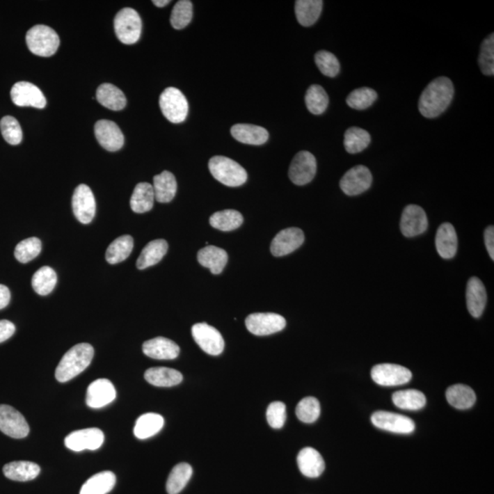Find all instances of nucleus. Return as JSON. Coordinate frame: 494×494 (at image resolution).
<instances>
[{"label": "nucleus", "mask_w": 494, "mask_h": 494, "mask_svg": "<svg viewBox=\"0 0 494 494\" xmlns=\"http://www.w3.org/2000/svg\"><path fill=\"white\" fill-rule=\"evenodd\" d=\"M164 418L162 415L156 413H147L141 415L136 421L135 428H134V435L138 440H147L158 434L164 428Z\"/></svg>", "instance_id": "obj_31"}, {"label": "nucleus", "mask_w": 494, "mask_h": 494, "mask_svg": "<svg viewBox=\"0 0 494 494\" xmlns=\"http://www.w3.org/2000/svg\"><path fill=\"white\" fill-rule=\"evenodd\" d=\"M307 109L313 115H321L326 111L329 106V97L324 87L319 84H312L307 90L305 95Z\"/></svg>", "instance_id": "obj_40"}, {"label": "nucleus", "mask_w": 494, "mask_h": 494, "mask_svg": "<svg viewBox=\"0 0 494 494\" xmlns=\"http://www.w3.org/2000/svg\"><path fill=\"white\" fill-rule=\"evenodd\" d=\"M168 248L167 241L164 239L151 241L142 250L141 254L136 261V266L138 269L142 270L158 264L167 254Z\"/></svg>", "instance_id": "obj_32"}, {"label": "nucleus", "mask_w": 494, "mask_h": 494, "mask_svg": "<svg viewBox=\"0 0 494 494\" xmlns=\"http://www.w3.org/2000/svg\"><path fill=\"white\" fill-rule=\"evenodd\" d=\"M0 129L3 138L10 145H19L22 141V127L15 118L10 115H6L0 121Z\"/></svg>", "instance_id": "obj_50"}, {"label": "nucleus", "mask_w": 494, "mask_h": 494, "mask_svg": "<svg viewBox=\"0 0 494 494\" xmlns=\"http://www.w3.org/2000/svg\"><path fill=\"white\" fill-rule=\"evenodd\" d=\"M193 15V3L190 0H181L176 3L171 13V26L176 30H182L190 24Z\"/></svg>", "instance_id": "obj_44"}, {"label": "nucleus", "mask_w": 494, "mask_h": 494, "mask_svg": "<svg viewBox=\"0 0 494 494\" xmlns=\"http://www.w3.org/2000/svg\"><path fill=\"white\" fill-rule=\"evenodd\" d=\"M114 385L109 379H97L88 386L86 393V405L91 408H102L115 399Z\"/></svg>", "instance_id": "obj_20"}, {"label": "nucleus", "mask_w": 494, "mask_h": 494, "mask_svg": "<svg viewBox=\"0 0 494 494\" xmlns=\"http://www.w3.org/2000/svg\"><path fill=\"white\" fill-rule=\"evenodd\" d=\"M28 48L37 56L49 57L57 51L60 38L54 29L45 25L33 26L26 35Z\"/></svg>", "instance_id": "obj_4"}, {"label": "nucleus", "mask_w": 494, "mask_h": 494, "mask_svg": "<svg viewBox=\"0 0 494 494\" xmlns=\"http://www.w3.org/2000/svg\"><path fill=\"white\" fill-rule=\"evenodd\" d=\"M324 1L321 0H298L295 3V13L299 24L310 27L321 16Z\"/></svg>", "instance_id": "obj_35"}, {"label": "nucleus", "mask_w": 494, "mask_h": 494, "mask_svg": "<svg viewBox=\"0 0 494 494\" xmlns=\"http://www.w3.org/2000/svg\"><path fill=\"white\" fill-rule=\"evenodd\" d=\"M317 161L315 157L309 151H301L296 154L290 164L289 176L294 184L303 186L312 181L316 175Z\"/></svg>", "instance_id": "obj_11"}, {"label": "nucleus", "mask_w": 494, "mask_h": 494, "mask_svg": "<svg viewBox=\"0 0 494 494\" xmlns=\"http://www.w3.org/2000/svg\"><path fill=\"white\" fill-rule=\"evenodd\" d=\"M10 301V292L8 287L0 284V310L5 309Z\"/></svg>", "instance_id": "obj_54"}, {"label": "nucleus", "mask_w": 494, "mask_h": 494, "mask_svg": "<svg viewBox=\"0 0 494 494\" xmlns=\"http://www.w3.org/2000/svg\"><path fill=\"white\" fill-rule=\"evenodd\" d=\"M143 353L150 358L173 360L180 354V347L175 342L164 337H157L143 344Z\"/></svg>", "instance_id": "obj_21"}, {"label": "nucleus", "mask_w": 494, "mask_h": 494, "mask_svg": "<svg viewBox=\"0 0 494 494\" xmlns=\"http://www.w3.org/2000/svg\"><path fill=\"white\" fill-rule=\"evenodd\" d=\"M104 441V435L101 429L92 428L75 430L65 438L66 447L72 452H83L84 449L97 450Z\"/></svg>", "instance_id": "obj_14"}, {"label": "nucleus", "mask_w": 494, "mask_h": 494, "mask_svg": "<svg viewBox=\"0 0 494 494\" xmlns=\"http://www.w3.org/2000/svg\"><path fill=\"white\" fill-rule=\"evenodd\" d=\"M284 317L276 313H253L246 319L247 330L257 336H266L278 333L286 327Z\"/></svg>", "instance_id": "obj_8"}, {"label": "nucleus", "mask_w": 494, "mask_h": 494, "mask_svg": "<svg viewBox=\"0 0 494 494\" xmlns=\"http://www.w3.org/2000/svg\"><path fill=\"white\" fill-rule=\"evenodd\" d=\"M372 379L382 386L406 385L412 379V373L408 368L393 363H382L372 369Z\"/></svg>", "instance_id": "obj_9"}, {"label": "nucleus", "mask_w": 494, "mask_h": 494, "mask_svg": "<svg viewBox=\"0 0 494 494\" xmlns=\"http://www.w3.org/2000/svg\"><path fill=\"white\" fill-rule=\"evenodd\" d=\"M95 138L104 150L118 151L124 146V135L115 122L99 120L95 126Z\"/></svg>", "instance_id": "obj_18"}, {"label": "nucleus", "mask_w": 494, "mask_h": 494, "mask_svg": "<svg viewBox=\"0 0 494 494\" xmlns=\"http://www.w3.org/2000/svg\"><path fill=\"white\" fill-rule=\"evenodd\" d=\"M153 4L159 8H164L165 6L170 4V0H153Z\"/></svg>", "instance_id": "obj_55"}, {"label": "nucleus", "mask_w": 494, "mask_h": 494, "mask_svg": "<svg viewBox=\"0 0 494 494\" xmlns=\"http://www.w3.org/2000/svg\"><path fill=\"white\" fill-rule=\"evenodd\" d=\"M145 379L148 383L159 388H170L178 385L183 380L182 373L175 369L154 367L145 372Z\"/></svg>", "instance_id": "obj_29"}, {"label": "nucleus", "mask_w": 494, "mask_h": 494, "mask_svg": "<svg viewBox=\"0 0 494 494\" xmlns=\"http://www.w3.org/2000/svg\"><path fill=\"white\" fill-rule=\"evenodd\" d=\"M97 99L102 106L113 111H120L127 106L124 93L111 83H103L98 87Z\"/></svg>", "instance_id": "obj_28"}, {"label": "nucleus", "mask_w": 494, "mask_h": 494, "mask_svg": "<svg viewBox=\"0 0 494 494\" xmlns=\"http://www.w3.org/2000/svg\"><path fill=\"white\" fill-rule=\"evenodd\" d=\"M94 354V348L89 344H79L70 349L55 371L58 382L66 383L79 376L92 362Z\"/></svg>", "instance_id": "obj_2"}, {"label": "nucleus", "mask_w": 494, "mask_h": 494, "mask_svg": "<svg viewBox=\"0 0 494 494\" xmlns=\"http://www.w3.org/2000/svg\"><path fill=\"white\" fill-rule=\"evenodd\" d=\"M42 251V242L39 238L31 237L17 244L15 248V257L20 263H28L33 260Z\"/></svg>", "instance_id": "obj_47"}, {"label": "nucleus", "mask_w": 494, "mask_h": 494, "mask_svg": "<svg viewBox=\"0 0 494 494\" xmlns=\"http://www.w3.org/2000/svg\"><path fill=\"white\" fill-rule=\"evenodd\" d=\"M57 283V275L49 266L40 267L35 272L31 280L33 289L37 294L47 296L54 289Z\"/></svg>", "instance_id": "obj_43"}, {"label": "nucleus", "mask_w": 494, "mask_h": 494, "mask_svg": "<svg viewBox=\"0 0 494 494\" xmlns=\"http://www.w3.org/2000/svg\"><path fill=\"white\" fill-rule=\"evenodd\" d=\"M485 245L491 258L494 260V228L489 226L484 232Z\"/></svg>", "instance_id": "obj_53"}, {"label": "nucleus", "mask_w": 494, "mask_h": 494, "mask_svg": "<svg viewBox=\"0 0 494 494\" xmlns=\"http://www.w3.org/2000/svg\"><path fill=\"white\" fill-rule=\"evenodd\" d=\"M373 182L370 170L363 165L351 168L340 182L342 191L349 196H359L367 191Z\"/></svg>", "instance_id": "obj_10"}, {"label": "nucleus", "mask_w": 494, "mask_h": 494, "mask_svg": "<svg viewBox=\"0 0 494 494\" xmlns=\"http://www.w3.org/2000/svg\"><path fill=\"white\" fill-rule=\"evenodd\" d=\"M232 136L241 143L260 146L269 141V134L262 127L250 124H237L232 127Z\"/></svg>", "instance_id": "obj_25"}, {"label": "nucleus", "mask_w": 494, "mask_h": 494, "mask_svg": "<svg viewBox=\"0 0 494 494\" xmlns=\"http://www.w3.org/2000/svg\"><path fill=\"white\" fill-rule=\"evenodd\" d=\"M194 341L210 356H219L225 349V340L220 331L207 324H197L191 328Z\"/></svg>", "instance_id": "obj_7"}, {"label": "nucleus", "mask_w": 494, "mask_h": 494, "mask_svg": "<svg viewBox=\"0 0 494 494\" xmlns=\"http://www.w3.org/2000/svg\"><path fill=\"white\" fill-rule=\"evenodd\" d=\"M466 299L470 315L479 318L486 305L487 294L484 283L478 278L473 277L468 281Z\"/></svg>", "instance_id": "obj_23"}, {"label": "nucleus", "mask_w": 494, "mask_h": 494, "mask_svg": "<svg viewBox=\"0 0 494 494\" xmlns=\"http://www.w3.org/2000/svg\"><path fill=\"white\" fill-rule=\"evenodd\" d=\"M315 63L321 74L328 77H335L339 74L341 65L337 57L327 51H319L315 54Z\"/></svg>", "instance_id": "obj_49"}, {"label": "nucleus", "mask_w": 494, "mask_h": 494, "mask_svg": "<svg viewBox=\"0 0 494 494\" xmlns=\"http://www.w3.org/2000/svg\"><path fill=\"white\" fill-rule=\"evenodd\" d=\"M198 261L202 266L207 267L214 275L223 272L228 261L225 250L214 246H207L198 252Z\"/></svg>", "instance_id": "obj_26"}, {"label": "nucleus", "mask_w": 494, "mask_h": 494, "mask_svg": "<svg viewBox=\"0 0 494 494\" xmlns=\"http://www.w3.org/2000/svg\"><path fill=\"white\" fill-rule=\"evenodd\" d=\"M15 325L7 319H1L0 321V344L7 341L11 336L15 333Z\"/></svg>", "instance_id": "obj_52"}, {"label": "nucleus", "mask_w": 494, "mask_h": 494, "mask_svg": "<svg viewBox=\"0 0 494 494\" xmlns=\"http://www.w3.org/2000/svg\"><path fill=\"white\" fill-rule=\"evenodd\" d=\"M371 143V136L366 130L353 127L346 130L344 145L350 154L362 152Z\"/></svg>", "instance_id": "obj_41"}, {"label": "nucleus", "mask_w": 494, "mask_h": 494, "mask_svg": "<svg viewBox=\"0 0 494 494\" xmlns=\"http://www.w3.org/2000/svg\"><path fill=\"white\" fill-rule=\"evenodd\" d=\"M155 194L153 186L148 182H141L134 189L130 207L134 213L144 214L150 212L154 205Z\"/></svg>", "instance_id": "obj_34"}, {"label": "nucleus", "mask_w": 494, "mask_h": 494, "mask_svg": "<svg viewBox=\"0 0 494 494\" xmlns=\"http://www.w3.org/2000/svg\"><path fill=\"white\" fill-rule=\"evenodd\" d=\"M298 469L306 477L318 478L324 473L325 462L318 450L313 447H305L298 455Z\"/></svg>", "instance_id": "obj_22"}, {"label": "nucleus", "mask_w": 494, "mask_h": 494, "mask_svg": "<svg viewBox=\"0 0 494 494\" xmlns=\"http://www.w3.org/2000/svg\"><path fill=\"white\" fill-rule=\"evenodd\" d=\"M116 37L124 45H132L141 36L142 22L141 16L130 8L119 11L114 22Z\"/></svg>", "instance_id": "obj_5"}, {"label": "nucleus", "mask_w": 494, "mask_h": 494, "mask_svg": "<svg viewBox=\"0 0 494 494\" xmlns=\"http://www.w3.org/2000/svg\"><path fill=\"white\" fill-rule=\"evenodd\" d=\"M3 473L13 481H29L39 476L40 467L31 461H13L3 467Z\"/></svg>", "instance_id": "obj_27"}, {"label": "nucleus", "mask_w": 494, "mask_h": 494, "mask_svg": "<svg viewBox=\"0 0 494 494\" xmlns=\"http://www.w3.org/2000/svg\"><path fill=\"white\" fill-rule=\"evenodd\" d=\"M479 65L482 74L487 77L494 74V35L490 34L482 42L479 55Z\"/></svg>", "instance_id": "obj_46"}, {"label": "nucleus", "mask_w": 494, "mask_h": 494, "mask_svg": "<svg viewBox=\"0 0 494 494\" xmlns=\"http://www.w3.org/2000/svg\"><path fill=\"white\" fill-rule=\"evenodd\" d=\"M209 170L215 180L228 187H239L247 181L245 168L228 157H213L209 161Z\"/></svg>", "instance_id": "obj_3"}, {"label": "nucleus", "mask_w": 494, "mask_h": 494, "mask_svg": "<svg viewBox=\"0 0 494 494\" xmlns=\"http://www.w3.org/2000/svg\"><path fill=\"white\" fill-rule=\"evenodd\" d=\"M436 248L444 260L454 257L458 249V237L455 228L449 223H445L438 229L436 235Z\"/></svg>", "instance_id": "obj_24"}, {"label": "nucleus", "mask_w": 494, "mask_h": 494, "mask_svg": "<svg viewBox=\"0 0 494 494\" xmlns=\"http://www.w3.org/2000/svg\"><path fill=\"white\" fill-rule=\"evenodd\" d=\"M296 415L302 422L310 424L315 422L321 415V405L315 397H306L298 404Z\"/></svg>", "instance_id": "obj_48"}, {"label": "nucleus", "mask_w": 494, "mask_h": 494, "mask_svg": "<svg viewBox=\"0 0 494 494\" xmlns=\"http://www.w3.org/2000/svg\"><path fill=\"white\" fill-rule=\"evenodd\" d=\"M377 94L374 89L369 87H362L353 90L346 99V103L351 109L365 110L370 107L376 101Z\"/></svg>", "instance_id": "obj_45"}, {"label": "nucleus", "mask_w": 494, "mask_h": 494, "mask_svg": "<svg viewBox=\"0 0 494 494\" xmlns=\"http://www.w3.org/2000/svg\"><path fill=\"white\" fill-rule=\"evenodd\" d=\"M243 222V215L235 210L217 212L210 217L211 225L223 232L235 230L242 225Z\"/></svg>", "instance_id": "obj_42"}, {"label": "nucleus", "mask_w": 494, "mask_h": 494, "mask_svg": "<svg viewBox=\"0 0 494 494\" xmlns=\"http://www.w3.org/2000/svg\"><path fill=\"white\" fill-rule=\"evenodd\" d=\"M115 482L114 472L109 470L99 472L84 482L80 494H107L114 489Z\"/></svg>", "instance_id": "obj_33"}, {"label": "nucleus", "mask_w": 494, "mask_h": 494, "mask_svg": "<svg viewBox=\"0 0 494 494\" xmlns=\"http://www.w3.org/2000/svg\"><path fill=\"white\" fill-rule=\"evenodd\" d=\"M162 114L171 123L185 121L189 112V104L185 95L175 87H168L159 97Z\"/></svg>", "instance_id": "obj_6"}, {"label": "nucleus", "mask_w": 494, "mask_h": 494, "mask_svg": "<svg viewBox=\"0 0 494 494\" xmlns=\"http://www.w3.org/2000/svg\"><path fill=\"white\" fill-rule=\"evenodd\" d=\"M72 211L74 216L83 225H88L94 220L97 203L91 189L86 184H81L75 189L72 200Z\"/></svg>", "instance_id": "obj_13"}, {"label": "nucleus", "mask_w": 494, "mask_h": 494, "mask_svg": "<svg viewBox=\"0 0 494 494\" xmlns=\"http://www.w3.org/2000/svg\"><path fill=\"white\" fill-rule=\"evenodd\" d=\"M153 190L155 200L159 202H170L174 199L177 193V182L175 176L170 171L156 175L153 179Z\"/></svg>", "instance_id": "obj_30"}, {"label": "nucleus", "mask_w": 494, "mask_h": 494, "mask_svg": "<svg viewBox=\"0 0 494 494\" xmlns=\"http://www.w3.org/2000/svg\"><path fill=\"white\" fill-rule=\"evenodd\" d=\"M374 426L397 434H411L414 431V421L406 415L386 411H377L372 415Z\"/></svg>", "instance_id": "obj_15"}, {"label": "nucleus", "mask_w": 494, "mask_h": 494, "mask_svg": "<svg viewBox=\"0 0 494 494\" xmlns=\"http://www.w3.org/2000/svg\"><path fill=\"white\" fill-rule=\"evenodd\" d=\"M286 405L280 401L270 404L266 411V420L269 425L275 429H280L286 422Z\"/></svg>", "instance_id": "obj_51"}, {"label": "nucleus", "mask_w": 494, "mask_h": 494, "mask_svg": "<svg viewBox=\"0 0 494 494\" xmlns=\"http://www.w3.org/2000/svg\"><path fill=\"white\" fill-rule=\"evenodd\" d=\"M193 468L190 464L180 463L171 470L166 484V490L168 494H179L188 484L193 476Z\"/></svg>", "instance_id": "obj_37"}, {"label": "nucleus", "mask_w": 494, "mask_h": 494, "mask_svg": "<svg viewBox=\"0 0 494 494\" xmlns=\"http://www.w3.org/2000/svg\"><path fill=\"white\" fill-rule=\"evenodd\" d=\"M454 97V86L449 78H436L420 95L418 109L427 118H438L446 111Z\"/></svg>", "instance_id": "obj_1"}, {"label": "nucleus", "mask_w": 494, "mask_h": 494, "mask_svg": "<svg viewBox=\"0 0 494 494\" xmlns=\"http://www.w3.org/2000/svg\"><path fill=\"white\" fill-rule=\"evenodd\" d=\"M134 239L130 235H122L113 241L106 252V260L111 264L123 262L132 254Z\"/></svg>", "instance_id": "obj_38"}, {"label": "nucleus", "mask_w": 494, "mask_h": 494, "mask_svg": "<svg viewBox=\"0 0 494 494\" xmlns=\"http://www.w3.org/2000/svg\"><path fill=\"white\" fill-rule=\"evenodd\" d=\"M428 218L420 206L411 205L404 209L401 217V232L406 237H414L423 234L428 228Z\"/></svg>", "instance_id": "obj_17"}, {"label": "nucleus", "mask_w": 494, "mask_h": 494, "mask_svg": "<svg viewBox=\"0 0 494 494\" xmlns=\"http://www.w3.org/2000/svg\"><path fill=\"white\" fill-rule=\"evenodd\" d=\"M11 99L17 106H33L42 109L47 101L39 87L29 82H19L14 84L10 91Z\"/></svg>", "instance_id": "obj_16"}, {"label": "nucleus", "mask_w": 494, "mask_h": 494, "mask_svg": "<svg viewBox=\"0 0 494 494\" xmlns=\"http://www.w3.org/2000/svg\"><path fill=\"white\" fill-rule=\"evenodd\" d=\"M393 402L398 408L405 411H420L426 406L427 399L422 392L409 389L395 392L393 395Z\"/></svg>", "instance_id": "obj_39"}, {"label": "nucleus", "mask_w": 494, "mask_h": 494, "mask_svg": "<svg viewBox=\"0 0 494 494\" xmlns=\"http://www.w3.org/2000/svg\"><path fill=\"white\" fill-rule=\"evenodd\" d=\"M0 431L13 438H24L30 433L27 421L13 406L0 405Z\"/></svg>", "instance_id": "obj_12"}, {"label": "nucleus", "mask_w": 494, "mask_h": 494, "mask_svg": "<svg viewBox=\"0 0 494 494\" xmlns=\"http://www.w3.org/2000/svg\"><path fill=\"white\" fill-rule=\"evenodd\" d=\"M446 398L450 406L458 409H469L476 402L475 391L464 385L450 386L446 392Z\"/></svg>", "instance_id": "obj_36"}, {"label": "nucleus", "mask_w": 494, "mask_h": 494, "mask_svg": "<svg viewBox=\"0 0 494 494\" xmlns=\"http://www.w3.org/2000/svg\"><path fill=\"white\" fill-rule=\"evenodd\" d=\"M303 232L299 228H287L282 230L277 235L270 246L274 257H283L294 252L304 243Z\"/></svg>", "instance_id": "obj_19"}]
</instances>
